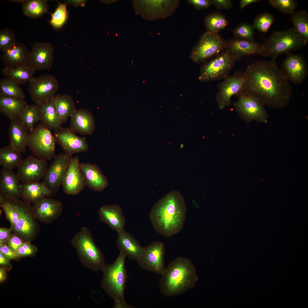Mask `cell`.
Returning a JSON list of instances; mask_svg holds the SVG:
<instances>
[{
  "label": "cell",
  "mask_w": 308,
  "mask_h": 308,
  "mask_svg": "<svg viewBox=\"0 0 308 308\" xmlns=\"http://www.w3.org/2000/svg\"><path fill=\"white\" fill-rule=\"evenodd\" d=\"M243 74L244 93L274 108H283L289 103L292 87L275 59L251 64Z\"/></svg>",
  "instance_id": "obj_1"
},
{
  "label": "cell",
  "mask_w": 308,
  "mask_h": 308,
  "mask_svg": "<svg viewBox=\"0 0 308 308\" xmlns=\"http://www.w3.org/2000/svg\"><path fill=\"white\" fill-rule=\"evenodd\" d=\"M186 213L183 197L179 192L173 191L154 204L150 212L149 218L156 231L170 237L183 229Z\"/></svg>",
  "instance_id": "obj_2"
},
{
  "label": "cell",
  "mask_w": 308,
  "mask_h": 308,
  "mask_svg": "<svg viewBox=\"0 0 308 308\" xmlns=\"http://www.w3.org/2000/svg\"><path fill=\"white\" fill-rule=\"evenodd\" d=\"M161 275L160 291L167 297L178 295L192 289L196 280L195 268L191 261L181 256L172 261Z\"/></svg>",
  "instance_id": "obj_3"
},
{
  "label": "cell",
  "mask_w": 308,
  "mask_h": 308,
  "mask_svg": "<svg viewBox=\"0 0 308 308\" xmlns=\"http://www.w3.org/2000/svg\"><path fill=\"white\" fill-rule=\"evenodd\" d=\"M125 256L121 252L112 264L106 265L102 271L101 286L114 301V308H132L126 303L124 292L128 277L125 266Z\"/></svg>",
  "instance_id": "obj_4"
},
{
  "label": "cell",
  "mask_w": 308,
  "mask_h": 308,
  "mask_svg": "<svg viewBox=\"0 0 308 308\" xmlns=\"http://www.w3.org/2000/svg\"><path fill=\"white\" fill-rule=\"evenodd\" d=\"M308 41L294 28L285 31H275L262 44L260 54L275 59L283 53L301 48Z\"/></svg>",
  "instance_id": "obj_5"
},
{
  "label": "cell",
  "mask_w": 308,
  "mask_h": 308,
  "mask_svg": "<svg viewBox=\"0 0 308 308\" xmlns=\"http://www.w3.org/2000/svg\"><path fill=\"white\" fill-rule=\"evenodd\" d=\"M71 243L84 266L94 271L102 270L106 265L104 256L87 227L81 228L74 236Z\"/></svg>",
  "instance_id": "obj_6"
},
{
  "label": "cell",
  "mask_w": 308,
  "mask_h": 308,
  "mask_svg": "<svg viewBox=\"0 0 308 308\" xmlns=\"http://www.w3.org/2000/svg\"><path fill=\"white\" fill-rule=\"evenodd\" d=\"M56 142L51 130L40 123L29 133L26 145L36 157L46 160L56 155Z\"/></svg>",
  "instance_id": "obj_7"
},
{
  "label": "cell",
  "mask_w": 308,
  "mask_h": 308,
  "mask_svg": "<svg viewBox=\"0 0 308 308\" xmlns=\"http://www.w3.org/2000/svg\"><path fill=\"white\" fill-rule=\"evenodd\" d=\"M236 60L225 49L213 58L201 66L198 77L201 82H206L224 79L233 68Z\"/></svg>",
  "instance_id": "obj_8"
},
{
  "label": "cell",
  "mask_w": 308,
  "mask_h": 308,
  "mask_svg": "<svg viewBox=\"0 0 308 308\" xmlns=\"http://www.w3.org/2000/svg\"><path fill=\"white\" fill-rule=\"evenodd\" d=\"M227 41L219 33L206 31L193 47L189 58L196 63H204L226 49Z\"/></svg>",
  "instance_id": "obj_9"
},
{
  "label": "cell",
  "mask_w": 308,
  "mask_h": 308,
  "mask_svg": "<svg viewBox=\"0 0 308 308\" xmlns=\"http://www.w3.org/2000/svg\"><path fill=\"white\" fill-rule=\"evenodd\" d=\"M72 156L64 153L55 155L48 167L42 183L50 191L55 194L62 185Z\"/></svg>",
  "instance_id": "obj_10"
},
{
  "label": "cell",
  "mask_w": 308,
  "mask_h": 308,
  "mask_svg": "<svg viewBox=\"0 0 308 308\" xmlns=\"http://www.w3.org/2000/svg\"><path fill=\"white\" fill-rule=\"evenodd\" d=\"M59 88L56 77L46 74L34 77L29 82L28 89L32 100L37 104L54 98Z\"/></svg>",
  "instance_id": "obj_11"
},
{
  "label": "cell",
  "mask_w": 308,
  "mask_h": 308,
  "mask_svg": "<svg viewBox=\"0 0 308 308\" xmlns=\"http://www.w3.org/2000/svg\"><path fill=\"white\" fill-rule=\"evenodd\" d=\"M164 244L159 241L154 242L143 249L137 262L144 270L161 275L165 269Z\"/></svg>",
  "instance_id": "obj_12"
},
{
  "label": "cell",
  "mask_w": 308,
  "mask_h": 308,
  "mask_svg": "<svg viewBox=\"0 0 308 308\" xmlns=\"http://www.w3.org/2000/svg\"><path fill=\"white\" fill-rule=\"evenodd\" d=\"M237 96L238 99L235 104L236 108L247 120L267 122L268 115L262 102L243 91Z\"/></svg>",
  "instance_id": "obj_13"
},
{
  "label": "cell",
  "mask_w": 308,
  "mask_h": 308,
  "mask_svg": "<svg viewBox=\"0 0 308 308\" xmlns=\"http://www.w3.org/2000/svg\"><path fill=\"white\" fill-rule=\"evenodd\" d=\"M48 167L46 160L30 156L22 160L17 173L22 183L39 182L43 179Z\"/></svg>",
  "instance_id": "obj_14"
},
{
  "label": "cell",
  "mask_w": 308,
  "mask_h": 308,
  "mask_svg": "<svg viewBox=\"0 0 308 308\" xmlns=\"http://www.w3.org/2000/svg\"><path fill=\"white\" fill-rule=\"evenodd\" d=\"M280 68L287 80L295 84H302L307 77V63L302 55L287 53Z\"/></svg>",
  "instance_id": "obj_15"
},
{
  "label": "cell",
  "mask_w": 308,
  "mask_h": 308,
  "mask_svg": "<svg viewBox=\"0 0 308 308\" xmlns=\"http://www.w3.org/2000/svg\"><path fill=\"white\" fill-rule=\"evenodd\" d=\"M218 85V91L216 100L220 109L230 105L231 98L243 91L244 77L243 73L236 72L228 75Z\"/></svg>",
  "instance_id": "obj_16"
},
{
  "label": "cell",
  "mask_w": 308,
  "mask_h": 308,
  "mask_svg": "<svg viewBox=\"0 0 308 308\" xmlns=\"http://www.w3.org/2000/svg\"><path fill=\"white\" fill-rule=\"evenodd\" d=\"M75 133L70 127H61L54 134L56 141L65 153L71 156L86 151L89 148L86 138L80 137Z\"/></svg>",
  "instance_id": "obj_17"
},
{
  "label": "cell",
  "mask_w": 308,
  "mask_h": 308,
  "mask_svg": "<svg viewBox=\"0 0 308 308\" xmlns=\"http://www.w3.org/2000/svg\"><path fill=\"white\" fill-rule=\"evenodd\" d=\"M54 50L49 42H36L29 52L28 63L36 71L49 69L54 61Z\"/></svg>",
  "instance_id": "obj_18"
},
{
  "label": "cell",
  "mask_w": 308,
  "mask_h": 308,
  "mask_svg": "<svg viewBox=\"0 0 308 308\" xmlns=\"http://www.w3.org/2000/svg\"><path fill=\"white\" fill-rule=\"evenodd\" d=\"M62 186L64 192L71 195L78 194L86 186L78 156L72 157Z\"/></svg>",
  "instance_id": "obj_19"
},
{
  "label": "cell",
  "mask_w": 308,
  "mask_h": 308,
  "mask_svg": "<svg viewBox=\"0 0 308 308\" xmlns=\"http://www.w3.org/2000/svg\"><path fill=\"white\" fill-rule=\"evenodd\" d=\"M34 203L33 211L39 218L46 222H51L56 220L62 211V203L51 198L44 197Z\"/></svg>",
  "instance_id": "obj_20"
},
{
  "label": "cell",
  "mask_w": 308,
  "mask_h": 308,
  "mask_svg": "<svg viewBox=\"0 0 308 308\" xmlns=\"http://www.w3.org/2000/svg\"><path fill=\"white\" fill-rule=\"evenodd\" d=\"M17 173L1 167L0 171V195L12 198L21 197V183Z\"/></svg>",
  "instance_id": "obj_21"
},
{
  "label": "cell",
  "mask_w": 308,
  "mask_h": 308,
  "mask_svg": "<svg viewBox=\"0 0 308 308\" xmlns=\"http://www.w3.org/2000/svg\"><path fill=\"white\" fill-rule=\"evenodd\" d=\"M262 44L254 40L234 37L227 41L226 49L228 50L236 60L243 57L255 54H260Z\"/></svg>",
  "instance_id": "obj_22"
},
{
  "label": "cell",
  "mask_w": 308,
  "mask_h": 308,
  "mask_svg": "<svg viewBox=\"0 0 308 308\" xmlns=\"http://www.w3.org/2000/svg\"><path fill=\"white\" fill-rule=\"evenodd\" d=\"M147 17L150 20L165 19L171 16L178 7V0L146 1Z\"/></svg>",
  "instance_id": "obj_23"
},
{
  "label": "cell",
  "mask_w": 308,
  "mask_h": 308,
  "mask_svg": "<svg viewBox=\"0 0 308 308\" xmlns=\"http://www.w3.org/2000/svg\"><path fill=\"white\" fill-rule=\"evenodd\" d=\"M98 214L102 222L117 232L124 230L125 219L122 209L119 205H104L99 209Z\"/></svg>",
  "instance_id": "obj_24"
},
{
  "label": "cell",
  "mask_w": 308,
  "mask_h": 308,
  "mask_svg": "<svg viewBox=\"0 0 308 308\" xmlns=\"http://www.w3.org/2000/svg\"><path fill=\"white\" fill-rule=\"evenodd\" d=\"M70 117V127L75 132L83 135H91L95 130L94 117L88 110L76 109Z\"/></svg>",
  "instance_id": "obj_25"
},
{
  "label": "cell",
  "mask_w": 308,
  "mask_h": 308,
  "mask_svg": "<svg viewBox=\"0 0 308 308\" xmlns=\"http://www.w3.org/2000/svg\"><path fill=\"white\" fill-rule=\"evenodd\" d=\"M86 185L94 191L101 192L108 185L106 177L98 166L89 163H80Z\"/></svg>",
  "instance_id": "obj_26"
},
{
  "label": "cell",
  "mask_w": 308,
  "mask_h": 308,
  "mask_svg": "<svg viewBox=\"0 0 308 308\" xmlns=\"http://www.w3.org/2000/svg\"><path fill=\"white\" fill-rule=\"evenodd\" d=\"M54 98L36 105L41 123L49 129L56 131L62 127L55 109Z\"/></svg>",
  "instance_id": "obj_27"
},
{
  "label": "cell",
  "mask_w": 308,
  "mask_h": 308,
  "mask_svg": "<svg viewBox=\"0 0 308 308\" xmlns=\"http://www.w3.org/2000/svg\"><path fill=\"white\" fill-rule=\"evenodd\" d=\"M116 244L120 251L130 260H137L143 248L129 233L124 230L118 232Z\"/></svg>",
  "instance_id": "obj_28"
},
{
  "label": "cell",
  "mask_w": 308,
  "mask_h": 308,
  "mask_svg": "<svg viewBox=\"0 0 308 308\" xmlns=\"http://www.w3.org/2000/svg\"><path fill=\"white\" fill-rule=\"evenodd\" d=\"M29 52L24 44L19 42L2 52L0 59L5 66H20L28 62Z\"/></svg>",
  "instance_id": "obj_29"
},
{
  "label": "cell",
  "mask_w": 308,
  "mask_h": 308,
  "mask_svg": "<svg viewBox=\"0 0 308 308\" xmlns=\"http://www.w3.org/2000/svg\"><path fill=\"white\" fill-rule=\"evenodd\" d=\"M28 131L19 119L11 120L9 129V145L21 153L24 152L27 146Z\"/></svg>",
  "instance_id": "obj_30"
},
{
  "label": "cell",
  "mask_w": 308,
  "mask_h": 308,
  "mask_svg": "<svg viewBox=\"0 0 308 308\" xmlns=\"http://www.w3.org/2000/svg\"><path fill=\"white\" fill-rule=\"evenodd\" d=\"M27 105L24 100L0 96V112L10 120L19 119Z\"/></svg>",
  "instance_id": "obj_31"
},
{
  "label": "cell",
  "mask_w": 308,
  "mask_h": 308,
  "mask_svg": "<svg viewBox=\"0 0 308 308\" xmlns=\"http://www.w3.org/2000/svg\"><path fill=\"white\" fill-rule=\"evenodd\" d=\"M36 71L28 63L13 67L5 66L1 70L2 74L19 85H24L29 82L34 77Z\"/></svg>",
  "instance_id": "obj_32"
},
{
  "label": "cell",
  "mask_w": 308,
  "mask_h": 308,
  "mask_svg": "<svg viewBox=\"0 0 308 308\" xmlns=\"http://www.w3.org/2000/svg\"><path fill=\"white\" fill-rule=\"evenodd\" d=\"M21 197L27 202H35L44 197L51 195L50 191L42 183H21Z\"/></svg>",
  "instance_id": "obj_33"
},
{
  "label": "cell",
  "mask_w": 308,
  "mask_h": 308,
  "mask_svg": "<svg viewBox=\"0 0 308 308\" xmlns=\"http://www.w3.org/2000/svg\"><path fill=\"white\" fill-rule=\"evenodd\" d=\"M54 102L61 124L66 122L77 109L72 98L67 94H56Z\"/></svg>",
  "instance_id": "obj_34"
},
{
  "label": "cell",
  "mask_w": 308,
  "mask_h": 308,
  "mask_svg": "<svg viewBox=\"0 0 308 308\" xmlns=\"http://www.w3.org/2000/svg\"><path fill=\"white\" fill-rule=\"evenodd\" d=\"M49 7L46 0H25L21 5L24 15L33 19L41 17L48 13Z\"/></svg>",
  "instance_id": "obj_35"
},
{
  "label": "cell",
  "mask_w": 308,
  "mask_h": 308,
  "mask_svg": "<svg viewBox=\"0 0 308 308\" xmlns=\"http://www.w3.org/2000/svg\"><path fill=\"white\" fill-rule=\"evenodd\" d=\"M21 153L9 145L0 149V165L1 167L13 170L18 167L22 159Z\"/></svg>",
  "instance_id": "obj_36"
},
{
  "label": "cell",
  "mask_w": 308,
  "mask_h": 308,
  "mask_svg": "<svg viewBox=\"0 0 308 308\" xmlns=\"http://www.w3.org/2000/svg\"><path fill=\"white\" fill-rule=\"evenodd\" d=\"M0 96L11 97L24 100L25 95L20 85L7 77L0 80Z\"/></svg>",
  "instance_id": "obj_37"
},
{
  "label": "cell",
  "mask_w": 308,
  "mask_h": 308,
  "mask_svg": "<svg viewBox=\"0 0 308 308\" xmlns=\"http://www.w3.org/2000/svg\"><path fill=\"white\" fill-rule=\"evenodd\" d=\"M204 23L206 31L219 33L225 29L228 21L224 15L218 12H214L206 16Z\"/></svg>",
  "instance_id": "obj_38"
},
{
  "label": "cell",
  "mask_w": 308,
  "mask_h": 308,
  "mask_svg": "<svg viewBox=\"0 0 308 308\" xmlns=\"http://www.w3.org/2000/svg\"><path fill=\"white\" fill-rule=\"evenodd\" d=\"M293 27L303 37L308 40V13L305 10L295 11L290 14Z\"/></svg>",
  "instance_id": "obj_39"
},
{
  "label": "cell",
  "mask_w": 308,
  "mask_h": 308,
  "mask_svg": "<svg viewBox=\"0 0 308 308\" xmlns=\"http://www.w3.org/2000/svg\"><path fill=\"white\" fill-rule=\"evenodd\" d=\"M19 119L28 131H32L34 125L39 121L36 105L27 104Z\"/></svg>",
  "instance_id": "obj_40"
},
{
  "label": "cell",
  "mask_w": 308,
  "mask_h": 308,
  "mask_svg": "<svg viewBox=\"0 0 308 308\" xmlns=\"http://www.w3.org/2000/svg\"><path fill=\"white\" fill-rule=\"evenodd\" d=\"M58 3V5L55 11L51 14V18L50 23L54 28H61L66 23L68 17L67 5L65 3Z\"/></svg>",
  "instance_id": "obj_41"
},
{
  "label": "cell",
  "mask_w": 308,
  "mask_h": 308,
  "mask_svg": "<svg viewBox=\"0 0 308 308\" xmlns=\"http://www.w3.org/2000/svg\"><path fill=\"white\" fill-rule=\"evenodd\" d=\"M274 21V17L272 15L264 12L256 17L252 26L254 29H256L263 33H266Z\"/></svg>",
  "instance_id": "obj_42"
},
{
  "label": "cell",
  "mask_w": 308,
  "mask_h": 308,
  "mask_svg": "<svg viewBox=\"0 0 308 308\" xmlns=\"http://www.w3.org/2000/svg\"><path fill=\"white\" fill-rule=\"evenodd\" d=\"M14 32L9 27L0 31V51L3 52L18 43Z\"/></svg>",
  "instance_id": "obj_43"
},
{
  "label": "cell",
  "mask_w": 308,
  "mask_h": 308,
  "mask_svg": "<svg viewBox=\"0 0 308 308\" xmlns=\"http://www.w3.org/2000/svg\"><path fill=\"white\" fill-rule=\"evenodd\" d=\"M268 2L272 7L282 13L290 15L295 11L298 4L295 0H269Z\"/></svg>",
  "instance_id": "obj_44"
},
{
  "label": "cell",
  "mask_w": 308,
  "mask_h": 308,
  "mask_svg": "<svg viewBox=\"0 0 308 308\" xmlns=\"http://www.w3.org/2000/svg\"><path fill=\"white\" fill-rule=\"evenodd\" d=\"M254 29L252 25L242 23L234 29L232 33L235 37L253 40Z\"/></svg>",
  "instance_id": "obj_45"
},
{
  "label": "cell",
  "mask_w": 308,
  "mask_h": 308,
  "mask_svg": "<svg viewBox=\"0 0 308 308\" xmlns=\"http://www.w3.org/2000/svg\"><path fill=\"white\" fill-rule=\"evenodd\" d=\"M36 250L35 247L29 242H24L17 249L16 254L19 257L29 256L34 254Z\"/></svg>",
  "instance_id": "obj_46"
},
{
  "label": "cell",
  "mask_w": 308,
  "mask_h": 308,
  "mask_svg": "<svg viewBox=\"0 0 308 308\" xmlns=\"http://www.w3.org/2000/svg\"><path fill=\"white\" fill-rule=\"evenodd\" d=\"M186 1L198 10L207 9L212 5L211 0H187Z\"/></svg>",
  "instance_id": "obj_47"
},
{
  "label": "cell",
  "mask_w": 308,
  "mask_h": 308,
  "mask_svg": "<svg viewBox=\"0 0 308 308\" xmlns=\"http://www.w3.org/2000/svg\"><path fill=\"white\" fill-rule=\"evenodd\" d=\"M213 5L218 10H227L232 8L233 4L230 0H211Z\"/></svg>",
  "instance_id": "obj_48"
},
{
  "label": "cell",
  "mask_w": 308,
  "mask_h": 308,
  "mask_svg": "<svg viewBox=\"0 0 308 308\" xmlns=\"http://www.w3.org/2000/svg\"><path fill=\"white\" fill-rule=\"evenodd\" d=\"M23 242L19 237L15 234H11L8 239L7 244L16 253L17 249Z\"/></svg>",
  "instance_id": "obj_49"
},
{
  "label": "cell",
  "mask_w": 308,
  "mask_h": 308,
  "mask_svg": "<svg viewBox=\"0 0 308 308\" xmlns=\"http://www.w3.org/2000/svg\"><path fill=\"white\" fill-rule=\"evenodd\" d=\"M0 252L10 260L19 257L13 249L6 244H3L0 245Z\"/></svg>",
  "instance_id": "obj_50"
},
{
  "label": "cell",
  "mask_w": 308,
  "mask_h": 308,
  "mask_svg": "<svg viewBox=\"0 0 308 308\" xmlns=\"http://www.w3.org/2000/svg\"><path fill=\"white\" fill-rule=\"evenodd\" d=\"M11 228H0V245L8 244V239L12 231Z\"/></svg>",
  "instance_id": "obj_51"
},
{
  "label": "cell",
  "mask_w": 308,
  "mask_h": 308,
  "mask_svg": "<svg viewBox=\"0 0 308 308\" xmlns=\"http://www.w3.org/2000/svg\"><path fill=\"white\" fill-rule=\"evenodd\" d=\"M86 2V0H66L64 1V3L67 5L68 4L72 5L75 7L81 6L84 7Z\"/></svg>",
  "instance_id": "obj_52"
},
{
  "label": "cell",
  "mask_w": 308,
  "mask_h": 308,
  "mask_svg": "<svg viewBox=\"0 0 308 308\" xmlns=\"http://www.w3.org/2000/svg\"><path fill=\"white\" fill-rule=\"evenodd\" d=\"M260 1V0H241L240 1V8L243 9L248 5Z\"/></svg>",
  "instance_id": "obj_53"
},
{
  "label": "cell",
  "mask_w": 308,
  "mask_h": 308,
  "mask_svg": "<svg viewBox=\"0 0 308 308\" xmlns=\"http://www.w3.org/2000/svg\"><path fill=\"white\" fill-rule=\"evenodd\" d=\"M10 259L0 252V264L1 265L6 266L10 263Z\"/></svg>",
  "instance_id": "obj_54"
},
{
  "label": "cell",
  "mask_w": 308,
  "mask_h": 308,
  "mask_svg": "<svg viewBox=\"0 0 308 308\" xmlns=\"http://www.w3.org/2000/svg\"><path fill=\"white\" fill-rule=\"evenodd\" d=\"M6 277V272L5 269L3 268H0V282H2L5 279Z\"/></svg>",
  "instance_id": "obj_55"
},
{
  "label": "cell",
  "mask_w": 308,
  "mask_h": 308,
  "mask_svg": "<svg viewBox=\"0 0 308 308\" xmlns=\"http://www.w3.org/2000/svg\"><path fill=\"white\" fill-rule=\"evenodd\" d=\"M25 0H10V1H12L13 2H17V3H23Z\"/></svg>",
  "instance_id": "obj_56"
}]
</instances>
